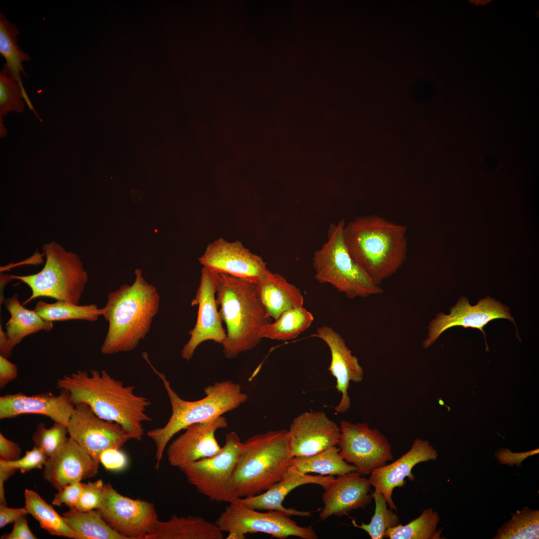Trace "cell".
<instances>
[{
    "label": "cell",
    "mask_w": 539,
    "mask_h": 539,
    "mask_svg": "<svg viewBox=\"0 0 539 539\" xmlns=\"http://www.w3.org/2000/svg\"><path fill=\"white\" fill-rule=\"evenodd\" d=\"M1 539H36L28 527L26 515L22 516L14 522L11 532L5 534Z\"/></svg>",
    "instance_id": "obj_44"
},
{
    "label": "cell",
    "mask_w": 539,
    "mask_h": 539,
    "mask_svg": "<svg viewBox=\"0 0 539 539\" xmlns=\"http://www.w3.org/2000/svg\"><path fill=\"white\" fill-rule=\"evenodd\" d=\"M98 466L80 445L69 437L54 454L47 458L43 477L59 491L68 484L95 477Z\"/></svg>",
    "instance_id": "obj_21"
},
{
    "label": "cell",
    "mask_w": 539,
    "mask_h": 539,
    "mask_svg": "<svg viewBox=\"0 0 539 539\" xmlns=\"http://www.w3.org/2000/svg\"><path fill=\"white\" fill-rule=\"evenodd\" d=\"M215 523L223 532H228L227 539H244L246 534L265 533L279 539L294 536L303 539H316L311 527L298 526L289 516L281 511L262 513L237 501L229 503Z\"/></svg>",
    "instance_id": "obj_10"
},
{
    "label": "cell",
    "mask_w": 539,
    "mask_h": 539,
    "mask_svg": "<svg viewBox=\"0 0 539 539\" xmlns=\"http://www.w3.org/2000/svg\"><path fill=\"white\" fill-rule=\"evenodd\" d=\"M498 318L509 319L516 325L509 308L495 299L488 296L480 299L476 305L472 306L468 299L463 296L454 306L451 308L449 314L440 312L431 321L427 337L423 341L422 346L424 348L429 347L446 330L454 326H461L481 330L484 336L486 350L488 351L486 333L483 328L491 321Z\"/></svg>",
    "instance_id": "obj_15"
},
{
    "label": "cell",
    "mask_w": 539,
    "mask_h": 539,
    "mask_svg": "<svg viewBox=\"0 0 539 539\" xmlns=\"http://www.w3.org/2000/svg\"><path fill=\"white\" fill-rule=\"evenodd\" d=\"M21 448L18 444L6 438L0 433V459L13 461L20 458Z\"/></svg>",
    "instance_id": "obj_45"
},
{
    "label": "cell",
    "mask_w": 539,
    "mask_h": 539,
    "mask_svg": "<svg viewBox=\"0 0 539 539\" xmlns=\"http://www.w3.org/2000/svg\"><path fill=\"white\" fill-rule=\"evenodd\" d=\"M203 266L219 273L255 283L268 270L267 263L240 241L219 238L210 243L199 258Z\"/></svg>",
    "instance_id": "obj_16"
},
{
    "label": "cell",
    "mask_w": 539,
    "mask_h": 539,
    "mask_svg": "<svg viewBox=\"0 0 539 539\" xmlns=\"http://www.w3.org/2000/svg\"><path fill=\"white\" fill-rule=\"evenodd\" d=\"M440 518L432 508L423 511L421 514L409 523L388 528L384 538L390 539H440L441 530L437 528Z\"/></svg>",
    "instance_id": "obj_34"
},
{
    "label": "cell",
    "mask_w": 539,
    "mask_h": 539,
    "mask_svg": "<svg viewBox=\"0 0 539 539\" xmlns=\"http://www.w3.org/2000/svg\"><path fill=\"white\" fill-rule=\"evenodd\" d=\"M67 428L69 437L98 464L103 451L111 448L120 449L134 439L119 424L100 418L83 403L74 405Z\"/></svg>",
    "instance_id": "obj_12"
},
{
    "label": "cell",
    "mask_w": 539,
    "mask_h": 539,
    "mask_svg": "<svg viewBox=\"0 0 539 539\" xmlns=\"http://www.w3.org/2000/svg\"><path fill=\"white\" fill-rule=\"evenodd\" d=\"M67 426L54 422L50 428L43 422L38 424L32 436L34 446L40 449L49 458L54 454L68 440Z\"/></svg>",
    "instance_id": "obj_37"
},
{
    "label": "cell",
    "mask_w": 539,
    "mask_h": 539,
    "mask_svg": "<svg viewBox=\"0 0 539 539\" xmlns=\"http://www.w3.org/2000/svg\"><path fill=\"white\" fill-rule=\"evenodd\" d=\"M371 495L375 502V508L370 523L366 524L362 522L361 525H358L352 519V523L354 527L367 533L372 539H382L388 528L399 524L400 518L388 507L385 497L380 492L375 490Z\"/></svg>",
    "instance_id": "obj_36"
},
{
    "label": "cell",
    "mask_w": 539,
    "mask_h": 539,
    "mask_svg": "<svg viewBox=\"0 0 539 539\" xmlns=\"http://www.w3.org/2000/svg\"><path fill=\"white\" fill-rule=\"evenodd\" d=\"M74 408L69 392L63 389H60L58 395L46 392L27 395L18 392L0 397V419L37 414L67 426Z\"/></svg>",
    "instance_id": "obj_20"
},
{
    "label": "cell",
    "mask_w": 539,
    "mask_h": 539,
    "mask_svg": "<svg viewBox=\"0 0 539 539\" xmlns=\"http://www.w3.org/2000/svg\"><path fill=\"white\" fill-rule=\"evenodd\" d=\"M82 487V483L80 482H76L65 486L55 494L51 502L52 504L60 506L64 504L70 509H75L80 497Z\"/></svg>",
    "instance_id": "obj_41"
},
{
    "label": "cell",
    "mask_w": 539,
    "mask_h": 539,
    "mask_svg": "<svg viewBox=\"0 0 539 539\" xmlns=\"http://www.w3.org/2000/svg\"><path fill=\"white\" fill-rule=\"evenodd\" d=\"M340 430L339 454L346 462L355 466L361 475L370 474L393 459L386 436L368 424L342 420Z\"/></svg>",
    "instance_id": "obj_11"
},
{
    "label": "cell",
    "mask_w": 539,
    "mask_h": 539,
    "mask_svg": "<svg viewBox=\"0 0 539 539\" xmlns=\"http://www.w3.org/2000/svg\"><path fill=\"white\" fill-rule=\"evenodd\" d=\"M106 523L126 539H145L159 521L154 504L119 494L108 483L99 509Z\"/></svg>",
    "instance_id": "obj_13"
},
{
    "label": "cell",
    "mask_w": 539,
    "mask_h": 539,
    "mask_svg": "<svg viewBox=\"0 0 539 539\" xmlns=\"http://www.w3.org/2000/svg\"><path fill=\"white\" fill-rule=\"evenodd\" d=\"M28 512L25 507L22 508H10L6 505L0 504V528L14 522L22 516L26 515Z\"/></svg>",
    "instance_id": "obj_47"
},
{
    "label": "cell",
    "mask_w": 539,
    "mask_h": 539,
    "mask_svg": "<svg viewBox=\"0 0 539 539\" xmlns=\"http://www.w3.org/2000/svg\"><path fill=\"white\" fill-rule=\"evenodd\" d=\"M144 358L163 382L172 407L171 415L166 425L147 433L156 445L155 469H159L166 447L176 434L192 424L210 421L237 408L248 396L242 392L239 384L225 380L206 387L204 398L193 401L184 400L172 388L165 375L153 367L148 356Z\"/></svg>",
    "instance_id": "obj_5"
},
{
    "label": "cell",
    "mask_w": 539,
    "mask_h": 539,
    "mask_svg": "<svg viewBox=\"0 0 539 539\" xmlns=\"http://www.w3.org/2000/svg\"><path fill=\"white\" fill-rule=\"evenodd\" d=\"M314 336L323 340L330 349L331 358L328 370L336 378V388L341 393L340 401L335 410L338 413H344L350 406L348 392L350 382H361L364 377L363 369L344 339L332 328L328 326L319 327Z\"/></svg>",
    "instance_id": "obj_22"
},
{
    "label": "cell",
    "mask_w": 539,
    "mask_h": 539,
    "mask_svg": "<svg viewBox=\"0 0 539 539\" xmlns=\"http://www.w3.org/2000/svg\"><path fill=\"white\" fill-rule=\"evenodd\" d=\"M371 484L368 479L357 471L334 478L322 495L324 507L319 513L321 520L333 515L342 517L359 509H365L373 499L369 494Z\"/></svg>",
    "instance_id": "obj_23"
},
{
    "label": "cell",
    "mask_w": 539,
    "mask_h": 539,
    "mask_svg": "<svg viewBox=\"0 0 539 539\" xmlns=\"http://www.w3.org/2000/svg\"><path fill=\"white\" fill-rule=\"evenodd\" d=\"M34 310L44 320L49 322L69 320L95 321L104 313L103 308H98L94 304L79 305L61 300L47 303L39 300Z\"/></svg>",
    "instance_id": "obj_33"
},
{
    "label": "cell",
    "mask_w": 539,
    "mask_h": 539,
    "mask_svg": "<svg viewBox=\"0 0 539 539\" xmlns=\"http://www.w3.org/2000/svg\"><path fill=\"white\" fill-rule=\"evenodd\" d=\"M228 426L221 416L210 421L192 424L168 446L167 454L171 466L182 468L193 462L212 457L222 450L216 432Z\"/></svg>",
    "instance_id": "obj_18"
},
{
    "label": "cell",
    "mask_w": 539,
    "mask_h": 539,
    "mask_svg": "<svg viewBox=\"0 0 539 539\" xmlns=\"http://www.w3.org/2000/svg\"><path fill=\"white\" fill-rule=\"evenodd\" d=\"M332 476L311 475L302 474L289 467L281 479L263 493L253 496L239 498L237 501L243 505L255 510L281 511L288 515L311 517V513L294 508H287L282 502L292 490L308 484H318L324 489L334 480Z\"/></svg>",
    "instance_id": "obj_24"
},
{
    "label": "cell",
    "mask_w": 539,
    "mask_h": 539,
    "mask_svg": "<svg viewBox=\"0 0 539 539\" xmlns=\"http://www.w3.org/2000/svg\"><path fill=\"white\" fill-rule=\"evenodd\" d=\"M223 531L214 523L193 516H172L158 521L145 539H223Z\"/></svg>",
    "instance_id": "obj_26"
},
{
    "label": "cell",
    "mask_w": 539,
    "mask_h": 539,
    "mask_svg": "<svg viewBox=\"0 0 539 539\" xmlns=\"http://www.w3.org/2000/svg\"><path fill=\"white\" fill-rule=\"evenodd\" d=\"M105 484L101 479L82 483V490L76 509L86 512L99 509L104 498Z\"/></svg>",
    "instance_id": "obj_39"
},
{
    "label": "cell",
    "mask_w": 539,
    "mask_h": 539,
    "mask_svg": "<svg viewBox=\"0 0 539 539\" xmlns=\"http://www.w3.org/2000/svg\"><path fill=\"white\" fill-rule=\"evenodd\" d=\"M25 508L39 523L40 527L53 536L79 539L63 516H60L49 504L35 491L25 489Z\"/></svg>",
    "instance_id": "obj_31"
},
{
    "label": "cell",
    "mask_w": 539,
    "mask_h": 539,
    "mask_svg": "<svg viewBox=\"0 0 539 539\" xmlns=\"http://www.w3.org/2000/svg\"><path fill=\"white\" fill-rule=\"evenodd\" d=\"M55 385L68 391L75 405H88L100 418L119 424L134 439L141 441L142 424L151 421L146 413L148 399L135 395L134 386H124L105 370H77L57 380Z\"/></svg>",
    "instance_id": "obj_1"
},
{
    "label": "cell",
    "mask_w": 539,
    "mask_h": 539,
    "mask_svg": "<svg viewBox=\"0 0 539 539\" xmlns=\"http://www.w3.org/2000/svg\"><path fill=\"white\" fill-rule=\"evenodd\" d=\"M438 456L437 451L428 441L417 438L408 451L397 460L372 471L369 481L375 490L383 494L388 507L396 511L397 508L392 499L394 489L405 486L406 478L411 481L415 480L412 472L415 466L422 462L435 461Z\"/></svg>",
    "instance_id": "obj_19"
},
{
    "label": "cell",
    "mask_w": 539,
    "mask_h": 539,
    "mask_svg": "<svg viewBox=\"0 0 539 539\" xmlns=\"http://www.w3.org/2000/svg\"><path fill=\"white\" fill-rule=\"evenodd\" d=\"M220 274L216 301L227 330L223 352L226 358L231 359L260 343L261 330L270 322V318L258 297L255 283Z\"/></svg>",
    "instance_id": "obj_4"
},
{
    "label": "cell",
    "mask_w": 539,
    "mask_h": 539,
    "mask_svg": "<svg viewBox=\"0 0 539 539\" xmlns=\"http://www.w3.org/2000/svg\"><path fill=\"white\" fill-rule=\"evenodd\" d=\"M18 367L7 358L0 355V388L3 389L17 376Z\"/></svg>",
    "instance_id": "obj_46"
},
{
    "label": "cell",
    "mask_w": 539,
    "mask_h": 539,
    "mask_svg": "<svg viewBox=\"0 0 539 539\" xmlns=\"http://www.w3.org/2000/svg\"><path fill=\"white\" fill-rule=\"evenodd\" d=\"M42 250L46 261L39 272L8 277L21 280L31 289V295L23 304L39 297L79 304L88 280L79 257L54 241L44 244Z\"/></svg>",
    "instance_id": "obj_8"
},
{
    "label": "cell",
    "mask_w": 539,
    "mask_h": 539,
    "mask_svg": "<svg viewBox=\"0 0 539 539\" xmlns=\"http://www.w3.org/2000/svg\"><path fill=\"white\" fill-rule=\"evenodd\" d=\"M18 28L10 22L1 12H0V53L4 57L6 63L2 69L8 74L15 78L19 83L23 98L28 96L20 79V73L25 75L22 65L23 61H28L30 57L21 50L17 44V35Z\"/></svg>",
    "instance_id": "obj_29"
},
{
    "label": "cell",
    "mask_w": 539,
    "mask_h": 539,
    "mask_svg": "<svg viewBox=\"0 0 539 539\" xmlns=\"http://www.w3.org/2000/svg\"><path fill=\"white\" fill-rule=\"evenodd\" d=\"M47 458L40 449L34 446L32 449L25 452L24 456L17 460L5 461L0 459V465L19 470L24 474L33 469L42 468Z\"/></svg>",
    "instance_id": "obj_40"
},
{
    "label": "cell",
    "mask_w": 539,
    "mask_h": 539,
    "mask_svg": "<svg viewBox=\"0 0 539 539\" xmlns=\"http://www.w3.org/2000/svg\"><path fill=\"white\" fill-rule=\"evenodd\" d=\"M345 225L343 220L330 224L326 242L313 257L315 278L330 284L350 299L383 293L351 257L344 240Z\"/></svg>",
    "instance_id": "obj_7"
},
{
    "label": "cell",
    "mask_w": 539,
    "mask_h": 539,
    "mask_svg": "<svg viewBox=\"0 0 539 539\" xmlns=\"http://www.w3.org/2000/svg\"><path fill=\"white\" fill-rule=\"evenodd\" d=\"M1 303L11 316L5 324V328L12 349L28 335L40 330L49 331L53 328L52 322L45 321L34 310L24 308L19 301L17 294L4 298Z\"/></svg>",
    "instance_id": "obj_27"
},
{
    "label": "cell",
    "mask_w": 539,
    "mask_h": 539,
    "mask_svg": "<svg viewBox=\"0 0 539 539\" xmlns=\"http://www.w3.org/2000/svg\"><path fill=\"white\" fill-rule=\"evenodd\" d=\"M243 442L235 432L226 435L225 445L217 454L193 462L179 469L188 482L210 500L234 503L238 500L231 487V479L241 455Z\"/></svg>",
    "instance_id": "obj_9"
},
{
    "label": "cell",
    "mask_w": 539,
    "mask_h": 539,
    "mask_svg": "<svg viewBox=\"0 0 539 539\" xmlns=\"http://www.w3.org/2000/svg\"><path fill=\"white\" fill-rule=\"evenodd\" d=\"M99 461L106 470L114 472L122 471L128 465L125 454L120 449L114 448L103 451L100 455Z\"/></svg>",
    "instance_id": "obj_42"
},
{
    "label": "cell",
    "mask_w": 539,
    "mask_h": 539,
    "mask_svg": "<svg viewBox=\"0 0 539 539\" xmlns=\"http://www.w3.org/2000/svg\"><path fill=\"white\" fill-rule=\"evenodd\" d=\"M221 274L208 268L201 270L200 284L191 305H198L196 324L189 331L190 338L183 346L181 356L190 360L197 347L207 340L223 344L226 333L223 328L215 297L220 282Z\"/></svg>",
    "instance_id": "obj_14"
},
{
    "label": "cell",
    "mask_w": 539,
    "mask_h": 539,
    "mask_svg": "<svg viewBox=\"0 0 539 539\" xmlns=\"http://www.w3.org/2000/svg\"><path fill=\"white\" fill-rule=\"evenodd\" d=\"M22 97L21 88L17 80L2 69L0 72V118L11 111H22L24 105Z\"/></svg>",
    "instance_id": "obj_38"
},
{
    "label": "cell",
    "mask_w": 539,
    "mask_h": 539,
    "mask_svg": "<svg viewBox=\"0 0 539 539\" xmlns=\"http://www.w3.org/2000/svg\"><path fill=\"white\" fill-rule=\"evenodd\" d=\"M131 285L124 284L110 292L104 316L109 326L101 347L104 354L132 351L149 331L157 314L160 295L156 288L148 283L142 271L136 269Z\"/></svg>",
    "instance_id": "obj_3"
},
{
    "label": "cell",
    "mask_w": 539,
    "mask_h": 539,
    "mask_svg": "<svg viewBox=\"0 0 539 539\" xmlns=\"http://www.w3.org/2000/svg\"><path fill=\"white\" fill-rule=\"evenodd\" d=\"M313 320L312 313L303 306L291 308L284 311L274 322L263 326L260 337L282 341L292 340L306 330Z\"/></svg>",
    "instance_id": "obj_32"
},
{
    "label": "cell",
    "mask_w": 539,
    "mask_h": 539,
    "mask_svg": "<svg viewBox=\"0 0 539 539\" xmlns=\"http://www.w3.org/2000/svg\"><path fill=\"white\" fill-rule=\"evenodd\" d=\"M407 227L376 215L345 225L344 237L355 263L378 285L395 274L407 254Z\"/></svg>",
    "instance_id": "obj_2"
},
{
    "label": "cell",
    "mask_w": 539,
    "mask_h": 539,
    "mask_svg": "<svg viewBox=\"0 0 539 539\" xmlns=\"http://www.w3.org/2000/svg\"><path fill=\"white\" fill-rule=\"evenodd\" d=\"M293 456L288 445V430L270 431L243 442L241 455L231 479L235 496L262 493L279 481Z\"/></svg>",
    "instance_id": "obj_6"
},
{
    "label": "cell",
    "mask_w": 539,
    "mask_h": 539,
    "mask_svg": "<svg viewBox=\"0 0 539 539\" xmlns=\"http://www.w3.org/2000/svg\"><path fill=\"white\" fill-rule=\"evenodd\" d=\"M512 518L497 531L495 539L539 538V510L527 507L512 514Z\"/></svg>",
    "instance_id": "obj_35"
},
{
    "label": "cell",
    "mask_w": 539,
    "mask_h": 539,
    "mask_svg": "<svg viewBox=\"0 0 539 539\" xmlns=\"http://www.w3.org/2000/svg\"><path fill=\"white\" fill-rule=\"evenodd\" d=\"M12 348L11 347L6 332L2 329L0 326V355L6 358H9L12 353Z\"/></svg>",
    "instance_id": "obj_49"
},
{
    "label": "cell",
    "mask_w": 539,
    "mask_h": 539,
    "mask_svg": "<svg viewBox=\"0 0 539 539\" xmlns=\"http://www.w3.org/2000/svg\"><path fill=\"white\" fill-rule=\"evenodd\" d=\"M16 470L0 465V504L6 505L4 496V483Z\"/></svg>",
    "instance_id": "obj_48"
},
{
    "label": "cell",
    "mask_w": 539,
    "mask_h": 539,
    "mask_svg": "<svg viewBox=\"0 0 539 539\" xmlns=\"http://www.w3.org/2000/svg\"><path fill=\"white\" fill-rule=\"evenodd\" d=\"M62 516L79 539H126L106 523L99 509L82 512L70 509Z\"/></svg>",
    "instance_id": "obj_30"
},
{
    "label": "cell",
    "mask_w": 539,
    "mask_h": 539,
    "mask_svg": "<svg viewBox=\"0 0 539 539\" xmlns=\"http://www.w3.org/2000/svg\"><path fill=\"white\" fill-rule=\"evenodd\" d=\"M340 437V427L324 412H305L292 421L288 445L293 457L307 456L338 445Z\"/></svg>",
    "instance_id": "obj_17"
},
{
    "label": "cell",
    "mask_w": 539,
    "mask_h": 539,
    "mask_svg": "<svg viewBox=\"0 0 539 539\" xmlns=\"http://www.w3.org/2000/svg\"><path fill=\"white\" fill-rule=\"evenodd\" d=\"M539 450L537 449L532 451L523 453H512L509 449L502 448L495 453V457L501 464L508 466H520L522 461L527 457L539 453Z\"/></svg>",
    "instance_id": "obj_43"
},
{
    "label": "cell",
    "mask_w": 539,
    "mask_h": 539,
    "mask_svg": "<svg viewBox=\"0 0 539 539\" xmlns=\"http://www.w3.org/2000/svg\"><path fill=\"white\" fill-rule=\"evenodd\" d=\"M255 284L258 297L270 318L276 320L284 311L303 306L300 290L280 274L268 270Z\"/></svg>",
    "instance_id": "obj_25"
},
{
    "label": "cell",
    "mask_w": 539,
    "mask_h": 539,
    "mask_svg": "<svg viewBox=\"0 0 539 539\" xmlns=\"http://www.w3.org/2000/svg\"><path fill=\"white\" fill-rule=\"evenodd\" d=\"M302 474L316 473L323 476H341L357 471V468L346 462L339 454L336 446L314 455L293 457L289 466Z\"/></svg>",
    "instance_id": "obj_28"
}]
</instances>
